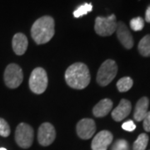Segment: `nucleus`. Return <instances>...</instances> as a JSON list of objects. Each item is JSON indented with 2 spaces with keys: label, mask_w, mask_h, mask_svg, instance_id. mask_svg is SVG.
<instances>
[{
  "label": "nucleus",
  "mask_w": 150,
  "mask_h": 150,
  "mask_svg": "<svg viewBox=\"0 0 150 150\" xmlns=\"http://www.w3.org/2000/svg\"><path fill=\"white\" fill-rule=\"evenodd\" d=\"M91 80L88 66L83 63H75L70 65L65 72V81L70 88L83 89Z\"/></svg>",
  "instance_id": "obj_1"
},
{
  "label": "nucleus",
  "mask_w": 150,
  "mask_h": 150,
  "mask_svg": "<svg viewBox=\"0 0 150 150\" xmlns=\"http://www.w3.org/2000/svg\"><path fill=\"white\" fill-rule=\"evenodd\" d=\"M54 20L52 17L43 16L39 18L31 28V36L37 44H44L54 37Z\"/></svg>",
  "instance_id": "obj_2"
},
{
  "label": "nucleus",
  "mask_w": 150,
  "mask_h": 150,
  "mask_svg": "<svg viewBox=\"0 0 150 150\" xmlns=\"http://www.w3.org/2000/svg\"><path fill=\"white\" fill-rule=\"evenodd\" d=\"M118 73V66L114 60L107 59L103 63L97 74V83L101 86L108 85L116 77Z\"/></svg>",
  "instance_id": "obj_3"
},
{
  "label": "nucleus",
  "mask_w": 150,
  "mask_h": 150,
  "mask_svg": "<svg viewBox=\"0 0 150 150\" xmlns=\"http://www.w3.org/2000/svg\"><path fill=\"white\" fill-rule=\"evenodd\" d=\"M48 75L43 68H36L33 70L29 78V88L35 94H41L48 87Z\"/></svg>",
  "instance_id": "obj_4"
},
{
  "label": "nucleus",
  "mask_w": 150,
  "mask_h": 150,
  "mask_svg": "<svg viewBox=\"0 0 150 150\" xmlns=\"http://www.w3.org/2000/svg\"><path fill=\"white\" fill-rule=\"evenodd\" d=\"M117 23H118L116 21V16L114 14H111L107 18L97 17L94 24V30L99 36H111L116 31Z\"/></svg>",
  "instance_id": "obj_5"
},
{
  "label": "nucleus",
  "mask_w": 150,
  "mask_h": 150,
  "mask_svg": "<svg viewBox=\"0 0 150 150\" xmlns=\"http://www.w3.org/2000/svg\"><path fill=\"white\" fill-rule=\"evenodd\" d=\"M33 129L25 123H19L15 131V141L22 149L30 148L33 142Z\"/></svg>",
  "instance_id": "obj_6"
},
{
  "label": "nucleus",
  "mask_w": 150,
  "mask_h": 150,
  "mask_svg": "<svg viewBox=\"0 0 150 150\" xmlns=\"http://www.w3.org/2000/svg\"><path fill=\"white\" fill-rule=\"evenodd\" d=\"M4 83L9 88H17L23 79L22 69L16 64H10L7 66L4 74Z\"/></svg>",
  "instance_id": "obj_7"
},
{
  "label": "nucleus",
  "mask_w": 150,
  "mask_h": 150,
  "mask_svg": "<svg viewBox=\"0 0 150 150\" xmlns=\"http://www.w3.org/2000/svg\"><path fill=\"white\" fill-rule=\"evenodd\" d=\"M56 138V131L50 123H43L38 131V141L42 146H48L54 143Z\"/></svg>",
  "instance_id": "obj_8"
},
{
  "label": "nucleus",
  "mask_w": 150,
  "mask_h": 150,
  "mask_svg": "<svg viewBox=\"0 0 150 150\" xmlns=\"http://www.w3.org/2000/svg\"><path fill=\"white\" fill-rule=\"evenodd\" d=\"M76 131L78 136L82 139H89L95 134L96 124L92 118H83L76 126Z\"/></svg>",
  "instance_id": "obj_9"
},
{
  "label": "nucleus",
  "mask_w": 150,
  "mask_h": 150,
  "mask_svg": "<svg viewBox=\"0 0 150 150\" xmlns=\"http://www.w3.org/2000/svg\"><path fill=\"white\" fill-rule=\"evenodd\" d=\"M113 139V136L111 132L108 130L100 131L97 134L92 141V150H107Z\"/></svg>",
  "instance_id": "obj_10"
},
{
  "label": "nucleus",
  "mask_w": 150,
  "mask_h": 150,
  "mask_svg": "<svg viewBox=\"0 0 150 150\" xmlns=\"http://www.w3.org/2000/svg\"><path fill=\"white\" fill-rule=\"evenodd\" d=\"M117 37L119 42L123 47L127 49H131L134 47V38L129 31V28L123 22H118L117 23Z\"/></svg>",
  "instance_id": "obj_11"
},
{
  "label": "nucleus",
  "mask_w": 150,
  "mask_h": 150,
  "mask_svg": "<svg viewBox=\"0 0 150 150\" xmlns=\"http://www.w3.org/2000/svg\"><path fill=\"white\" fill-rule=\"evenodd\" d=\"M132 110L131 103L127 99H122L119 104L112 111V118L116 122H120L127 118Z\"/></svg>",
  "instance_id": "obj_12"
},
{
  "label": "nucleus",
  "mask_w": 150,
  "mask_h": 150,
  "mask_svg": "<svg viewBox=\"0 0 150 150\" xmlns=\"http://www.w3.org/2000/svg\"><path fill=\"white\" fill-rule=\"evenodd\" d=\"M28 45V41L25 34L22 33H16L12 40L13 50L17 55H23L25 54Z\"/></svg>",
  "instance_id": "obj_13"
},
{
  "label": "nucleus",
  "mask_w": 150,
  "mask_h": 150,
  "mask_svg": "<svg viewBox=\"0 0 150 150\" xmlns=\"http://www.w3.org/2000/svg\"><path fill=\"white\" fill-rule=\"evenodd\" d=\"M149 100L147 97H143L136 103L134 112V118L137 122H141L149 112Z\"/></svg>",
  "instance_id": "obj_14"
},
{
  "label": "nucleus",
  "mask_w": 150,
  "mask_h": 150,
  "mask_svg": "<svg viewBox=\"0 0 150 150\" xmlns=\"http://www.w3.org/2000/svg\"><path fill=\"white\" fill-rule=\"evenodd\" d=\"M112 108V100L108 98H104L100 100L93 108V113L97 118L105 117L111 111Z\"/></svg>",
  "instance_id": "obj_15"
},
{
  "label": "nucleus",
  "mask_w": 150,
  "mask_h": 150,
  "mask_svg": "<svg viewBox=\"0 0 150 150\" xmlns=\"http://www.w3.org/2000/svg\"><path fill=\"white\" fill-rule=\"evenodd\" d=\"M138 49L144 57H150V34H147L139 41Z\"/></svg>",
  "instance_id": "obj_16"
},
{
  "label": "nucleus",
  "mask_w": 150,
  "mask_h": 150,
  "mask_svg": "<svg viewBox=\"0 0 150 150\" xmlns=\"http://www.w3.org/2000/svg\"><path fill=\"white\" fill-rule=\"evenodd\" d=\"M149 138L148 134H141L139 135L137 139L134 141L133 145V149L134 150H145L148 144H149Z\"/></svg>",
  "instance_id": "obj_17"
},
{
  "label": "nucleus",
  "mask_w": 150,
  "mask_h": 150,
  "mask_svg": "<svg viewBox=\"0 0 150 150\" xmlns=\"http://www.w3.org/2000/svg\"><path fill=\"white\" fill-rule=\"evenodd\" d=\"M133 84H134V81L130 77H123L118 81L117 88L118 91L124 93L130 90L131 88L133 87Z\"/></svg>",
  "instance_id": "obj_18"
},
{
  "label": "nucleus",
  "mask_w": 150,
  "mask_h": 150,
  "mask_svg": "<svg viewBox=\"0 0 150 150\" xmlns=\"http://www.w3.org/2000/svg\"><path fill=\"white\" fill-rule=\"evenodd\" d=\"M93 10V5L92 4H84L83 5L79 6L76 10L74 12V18H80L82 16H84L87 13Z\"/></svg>",
  "instance_id": "obj_19"
},
{
  "label": "nucleus",
  "mask_w": 150,
  "mask_h": 150,
  "mask_svg": "<svg viewBox=\"0 0 150 150\" xmlns=\"http://www.w3.org/2000/svg\"><path fill=\"white\" fill-rule=\"evenodd\" d=\"M130 28L134 31H141L144 27V20L141 17H137L131 19Z\"/></svg>",
  "instance_id": "obj_20"
},
{
  "label": "nucleus",
  "mask_w": 150,
  "mask_h": 150,
  "mask_svg": "<svg viewBox=\"0 0 150 150\" xmlns=\"http://www.w3.org/2000/svg\"><path fill=\"white\" fill-rule=\"evenodd\" d=\"M11 133L10 127L8 123L5 121V119L0 118V135L2 137H8Z\"/></svg>",
  "instance_id": "obj_21"
},
{
  "label": "nucleus",
  "mask_w": 150,
  "mask_h": 150,
  "mask_svg": "<svg viewBox=\"0 0 150 150\" xmlns=\"http://www.w3.org/2000/svg\"><path fill=\"white\" fill-rule=\"evenodd\" d=\"M129 146L128 142L124 139L117 140L112 146L111 150H129Z\"/></svg>",
  "instance_id": "obj_22"
},
{
  "label": "nucleus",
  "mask_w": 150,
  "mask_h": 150,
  "mask_svg": "<svg viewBox=\"0 0 150 150\" xmlns=\"http://www.w3.org/2000/svg\"><path fill=\"white\" fill-rule=\"evenodd\" d=\"M122 129L128 132H133L136 129V125L132 120H128L122 124Z\"/></svg>",
  "instance_id": "obj_23"
},
{
  "label": "nucleus",
  "mask_w": 150,
  "mask_h": 150,
  "mask_svg": "<svg viewBox=\"0 0 150 150\" xmlns=\"http://www.w3.org/2000/svg\"><path fill=\"white\" fill-rule=\"evenodd\" d=\"M143 121H144V129L145 131L150 132V111H149L148 113L146 114Z\"/></svg>",
  "instance_id": "obj_24"
},
{
  "label": "nucleus",
  "mask_w": 150,
  "mask_h": 150,
  "mask_svg": "<svg viewBox=\"0 0 150 150\" xmlns=\"http://www.w3.org/2000/svg\"><path fill=\"white\" fill-rule=\"evenodd\" d=\"M145 21L150 23V5L148 7L146 13H145Z\"/></svg>",
  "instance_id": "obj_25"
},
{
  "label": "nucleus",
  "mask_w": 150,
  "mask_h": 150,
  "mask_svg": "<svg viewBox=\"0 0 150 150\" xmlns=\"http://www.w3.org/2000/svg\"><path fill=\"white\" fill-rule=\"evenodd\" d=\"M0 150H7V149H4V148H0Z\"/></svg>",
  "instance_id": "obj_26"
}]
</instances>
